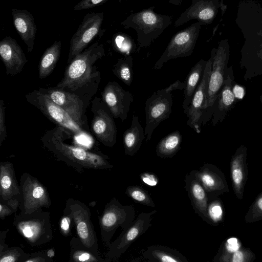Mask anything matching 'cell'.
<instances>
[{"instance_id": "17", "label": "cell", "mask_w": 262, "mask_h": 262, "mask_svg": "<svg viewBox=\"0 0 262 262\" xmlns=\"http://www.w3.org/2000/svg\"><path fill=\"white\" fill-rule=\"evenodd\" d=\"M102 100L109 108L114 118L125 120L134 101L132 94L124 90L115 81H110L101 92Z\"/></svg>"}, {"instance_id": "45", "label": "cell", "mask_w": 262, "mask_h": 262, "mask_svg": "<svg viewBox=\"0 0 262 262\" xmlns=\"http://www.w3.org/2000/svg\"><path fill=\"white\" fill-rule=\"evenodd\" d=\"M51 258L48 257L47 252H39L30 254L29 256L25 262H50L52 261Z\"/></svg>"}, {"instance_id": "32", "label": "cell", "mask_w": 262, "mask_h": 262, "mask_svg": "<svg viewBox=\"0 0 262 262\" xmlns=\"http://www.w3.org/2000/svg\"><path fill=\"white\" fill-rule=\"evenodd\" d=\"M114 74L124 83L130 86L133 80V58L131 55L118 59L113 69Z\"/></svg>"}, {"instance_id": "22", "label": "cell", "mask_w": 262, "mask_h": 262, "mask_svg": "<svg viewBox=\"0 0 262 262\" xmlns=\"http://www.w3.org/2000/svg\"><path fill=\"white\" fill-rule=\"evenodd\" d=\"M234 76L232 67L228 68L226 79L220 93L214 103L212 123L216 125L222 122L226 114L235 103L236 98L233 92Z\"/></svg>"}, {"instance_id": "47", "label": "cell", "mask_w": 262, "mask_h": 262, "mask_svg": "<svg viewBox=\"0 0 262 262\" xmlns=\"http://www.w3.org/2000/svg\"><path fill=\"white\" fill-rule=\"evenodd\" d=\"M8 231L9 229H7L6 230L2 231L1 232L0 251H2L8 247V246L5 243V239L6 238V234Z\"/></svg>"}, {"instance_id": "6", "label": "cell", "mask_w": 262, "mask_h": 262, "mask_svg": "<svg viewBox=\"0 0 262 262\" xmlns=\"http://www.w3.org/2000/svg\"><path fill=\"white\" fill-rule=\"evenodd\" d=\"M13 225L32 246H39L53 237L50 213L42 208L29 213L15 214Z\"/></svg>"}, {"instance_id": "46", "label": "cell", "mask_w": 262, "mask_h": 262, "mask_svg": "<svg viewBox=\"0 0 262 262\" xmlns=\"http://www.w3.org/2000/svg\"><path fill=\"white\" fill-rule=\"evenodd\" d=\"M185 86L186 84L185 82H182L178 80L168 87L165 88V89L167 92H171L172 91L176 90H184Z\"/></svg>"}, {"instance_id": "36", "label": "cell", "mask_w": 262, "mask_h": 262, "mask_svg": "<svg viewBox=\"0 0 262 262\" xmlns=\"http://www.w3.org/2000/svg\"><path fill=\"white\" fill-rule=\"evenodd\" d=\"M29 255L19 247H8L0 251V262H25Z\"/></svg>"}, {"instance_id": "7", "label": "cell", "mask_w": 262, "mask_h": 262, "mask_svg": "<svg viewBox=\"0 0 262 262\" xmlns=\"http://www.w3.org/2000/svg\"><path fill=\"white\" fill-rule=\"evenodd\" d=\"M135 210L133 205L121 204L113 198L104 207L99 217V223L101 239L108 247L111 240L119 227L126 229L135 220Z\"/></svg>"}, {"instance_id": "49", "label": "cell", "mask_w": 262, "mask_h": 262, "mask_svg": "<svg viewBox=\"0 0 262 262\" xmlns=\"http://www.w3.org/2000/svg\"><path fill=\"white\" fill-rule=\"evenodd\" d=\"M183 0H169L170 4L176 6H181Z\"/></svg>"}, {"instance_id": "12", "label": "cell", "mask_w": 262, "mask_h": 262, "mask_svg": "<svg viewBox=\"0 0 262 262\" xmlns=\"http://www.w3.org/2000/svg\"><path fill=\"white\" fill-rule=\"evenodd\" d=\"M156 212L154 210L149 212L140 213L126 229L122 230L108 247V251L105 255L106 261L119 259L133 242L147 231L151 225L152 216Z\"/></svg>"}, {"instance_id": "27", "label": "cell", "mask_w": 262, "mask_h": 262, "mask_svg": "<svg viewBox=\"0 0 262 262\" xmlns=\"http://www.w3.org/2000/svg\"><path fill=\"white\" fill-rule=\"evenodd\" d=\"M143 257L155 262H188L179 251L163 245L148 246L142 253Z\"/></svg>"}, {"instance_id": "51", "label": "cell", "mask_w": 262, "mask_h": 262, "mask_svg": "<svg viewBox=\"0 0 262 262\" xmlns=\"http://www.w3.org/2000/svg\"><path fill=\"white\" fill-rule=\"evenodd\" d=\"M260 102L262 103V95L260 96Z\"/></svg>"}, {"instance_id": "24", "label": "cell", "mask_w": 262, "mask_h": 262, "mask_svg": "<svg viewBox=\"0 0 262 262\" xmlns=\"http://www.w3.org/2000/svg\"><path fill=\"white\" fill-rule=\"evenodd\" d=\"M12 16L14 26L21 39L27 47L28 52L34 48L37 27L32 14L27 10L13 9Z\"/></svg>"}, {"instance_id": "20", "label": "cell", "mask_w": 262, "mask_h": 262, "mask_svg": "<svg viewBox=\"0 0 262 262\" xmlns=\"http://www.w3.org/2000/svg\"><path fill=\"white\" fill-rule=\"evenodd\" d=\"M0 56L7 74L11 76L20 73L28 61L21 48L16 40L10 36L1 41Z\"/></svg>"}, {"instance_id": "11", "label": "cell", "mask_w": 262, "mask_h": 262, "mask_svg": "<svg viewBox=\"0 0 262 262\" xmlns=\"http://www.w3.org/2000/svg\"><path fill=\"white\" fill-rule=\"evenodd\" d=\"M172 97L171 92L165 88L154 92L145 101V141L151 138L154 130L159 124L168 118L171 113Z\"/></svg>"}, {"instance_id": "30", "label": "cell", "mask_w": 262, "mask_h": 262, "mask_svg": "<svg viewBox=\"0 0 262 262\" xmlns=\"http://www.w3.org/2000/svg\"><path fill=\"white\" fill-rule=\"evenodd\" d=\"M182 136L180 131L176 130L162 139L156 146L157 156L161 158L173 157L181 148Z\"/></svg>"}, {"instance_id": "28", "label": "cell", "mask_w": 262, "mask_h": 262, "mask_svg": "<svg viewBox=\"0 0 262 262\" xmlns=\"http://www.w3.org/2000/svg\"><path fill=\"white\" fill-rule=\"evenodd\" d=\"M206 62L207 61L203 59L199 60L191 68L184 81L186 86L182 107L185 114L187 113L194 93L201 80Z\"/></svg>"}, {"instance_id": "33", "label": "cell", "mask_w": 262, "mask_h": 262, "mask_svg": "<svg viewBox=\"0 0 262 262\" xmlns=\"http://www.w3.org/2000/svg\"><path fill=\"white\" fill-rule=\"evenodd\" d=\"M241 247L242 245L237 238L231 237L226 239L221 245L213 261L228 262L230 255Z\"/></svg>"}, {"instance_id": "38", "label": "cell", "mask_w": 262, "mask_h": 262, "mask_svg": "<svg viewBox=\"0 0 262 262\" xmlns=\"http://www.w3.org/2000/svg\"><path fill=\"white\" fill-rule=\"evenodd\" d=\"M207 214L211 225L216 226L222 220L223 210L219 200H213L208 204Z\"/></svg>"}, {"instance_id": "1", "label": "cell", "mask_w": 262, "mask_h": 262, "mask_svg": "<svg viewBox=\"0 0 262 262\" xmlns=\"http://www.w3.org/2000/svg\"><path fill=\"white\" fill-rule=\"evenodd\" d=\"M104 56L103 44L93 43L68 64L63 78L55 88L76 95L88 106L101 80L95 64Z\"/></svg>"}, {"instance_id": "21", "label": "cell", "mask_w": 262, "mask_h": 262, "mask_svg": "<svg viewBox=\"0 0 262 262\" xmlns=\"http://www.w3.org/2000/svg\"><path fill=\"white\" fill-rule=\"evenodd\" d=\"M247 158V148L241 145L232 156L230 161L232 188L235 196L239 200L243 198L244 189L248 177Z\"/></svg>"}, {"instance_id": "50", "label": "cell", "mask_w": 262, "mask_h": 262, "mask_svg": "<svg viewBox=\"0 0 262 262\" xmlns=\"http://www.w3.org/2000/svg\"><path fill=\"white\" fill-rule=\"evenodd\" d=\"M46 252L47 255L50 258H52L55 255V252L53 249H49Z\"/></svg>"}, {"instance_id": "14", "label": "cell", "mask_w": 262, "mask_h": 262, "mask_svg": "<svg viewBox=\"0 0 262 262\" xmlns=\"http://www.w3.org/2000/svg\"><path fill=\"white\" fill-rule=\"evenodd\" d=\"M104 18L103 12L86 14L72 36L67 60L69 64L78 54L84 50L101 31Z\"/></svg>"}, {"instance_id": "15", "label": "cell", "mask_w": 262, "mask_h": 262, "mask_svg": "<svg viewBox=\"0 0 262 262\" xmlns=\"http://www.w3.org/2000/svg\"><path fill=\"white\" fill-rule=\"evenodd\" d=\"M38 90L67 112L81 127L90 132L86 114L88 106L78 96L55 87Z\"/></svg>"}, {"instance_id": "39", "label": "cell", "mask_w": 262, "mask_h": 262, "mask_svg": "<svg viewBox=\"0 0 262 262\" xmlns=\"http://www.w3.org/2000/svg\"><path fill=\"white\" fill-rule=\"evenodd\" d=\"M255 258V253L250 249L242 246L230 255L228 262H252Z\"/></svg>"}, {"instance_id": "3", "label": "cell", "mask_w": 262, "mask_h": 262, "mask_svg": "<svg viewBox=\"0 0 262 262\" xmlns=\"http://www.w3.org/2000/svg\"><path fill=\"white\" fill-rule=\"evenodd\" d=\"M154 8L151 7L132 13L121 23L125 29L136 31L138 51L149 47L172 23L171 16L157 13Z\"/></svg>"}, {"instance_id": "19", "label": "cell", "mask_w": 262, "mask_h": 262, "mask_svg": "<svg viewBox=\"0 0 262 262\" xmlns=\"http://www.w3.org/2000/svg\"><path fill=\"white\" fill-rule=\"evenodd\" d=\"M219 7L218 0H192L190 6L176 20L175 27L192 19L203 24H211L215 17Z\"/></svg>"}, {"instance_id": "13", "label": "cell", "mask_w": 262, "mask_h": 262, "mask_svg": "<svg viewBox=\"0 0 262 262\" xmlns=\"http://www.w3.org/2000/svg\"><path fill=\"white\" fill-rule=\"evenodd\" d=\"M93 114L91 130L95 137L105 146L112 147L117 141V129L109 108L99 97L91 102Z\"/></svg>"}, {"instance_id": "5", "label": "cell", "mask_w": 262, "mask_h": 262, "mask_svg": "<svg viewBox=\"0 0 262 262\" xmlns=\"http://www.w3.org/2000/svg\"><path fill=\"white\" fill-rule=\"evenodd\" d=\"M212 51L213 57L202 125H205L212 116L214 105L224 84L228 68L230 48L227 41L222 40L217 48Z\"/></svg>"}, {"instance_id": "41", "label": "cell", "mask_w": 262, "mask_h": 262, "mask_svg": "<svg viewBox=\"0 0 262 262\" xmlns=\"http://www.w3.org/2000/svg\"><path fill=\"white\" fill-rule=\"evenodd\" d=\"M5 105L4 101H0V146L7 137V131L5 125Z\"/></svg>"}, {"instance_id": "9", "label": "cell", "mask_w": 262, "mask_h": 262, "mask_svg": "<svg viewBox=\"0 0 262 262\" xmlns=\"http://www.w3.org/2000/svg\"><path fill=\"white\" fill-rule=\"evenodd\" d=\"M202 22L197 21L174 34L165 51L153 67L154 70L161 69L168 60L191 55L199 37Z\"/></svg>"}, {"instance_id": "35", "label": "cell", "mask_w": 262, "mask_h": 262, "mask_svg": "<svg viewBox=\"0 0 262 262\" xmlns=\"http://www.w3.org/2000/svg\"><path fill=\"white\" fill-rule=\"evenodd\" d=\"M113 46L115 49L126 56L130 55L137 47L130 36L125 34L119 33L116 34L113 38Z\"/></svg>"}, {"instance_id": "40", "label": "cell", "mask_w": 262, "mask_h": 262, "mask_svg": "<svg viewBox=\"0 0 262 262\" xmlns=\"http://www.w3.org/2000/svg\"><path fill=\"white\" fill-rule=\"evenodd\" d=\"M19 201L13 200L7 202H0V218L4 220L6 216L10 215L15 213L19 207Z\"/></svg>"}, {"instance_id": "23", "label": "cell", "mask_w": 262, "mask_h": 262, "mask_svg": "<svg viewBox=\"0 0 262 262\" xmlns=\"http://www.w3.org/2000/svg\"><path fill=\"white\" fill-rule=\"evenodd\" d=\"M185 188L194 213L210 225L207 214L208 195L204 187L195 177L193 171L185 176Z\"/></svg>"}, {"instance_id": "4", "label": "cell", "mask_w": 262, "mask_h": 262, "mask_svg": "<svg viewBox=\"0 0 262 262\" xmlns=\"http://www.w3.org/2000/svg\"><path fill=\"white\" fill-rule=\"evenodd\" d=\"M25 98L50 121L64 128L73 137L88 141L92 140L90 132L81 127L67 112L39 90L27 93Z\"/></svg>"}, {"instance_id": "29", "label": "cell", "mask_w": 262, "mask_h": 262, "mask_svg": "<svg viewBox=\"0 0 262 262\" xmlns=\"http://www.w3.org/2000/svg\"><path fill=\"white\" fill-rule=\"evenodd\" d=\"M61 49V41L55 40L44 52L38 66L40 79L48 77L53 72L59 58Z\"/></svg>"}, {"instance_id": "37", "label": "cell", "mask_w": 262, "mask_h": 262, "mask_svg": "<svg viewBox=\"0 0 262 262\" xmlns=\"http://www.w3.org/2000/svg\"><path fill=\"white\" fill-rule=\"evenodd\" d=\"M262 220V191L256 196L245 216V221L253 223Z\"/></svg>"}, {"instance_id": "43", "label": "cell", "mask_w": 262, "mask_h": 262, "mask_svg": "<svg viewBox=\"0 0 262 262\" xmlns=\"http://www.w3.org/2000/svg\"><path fill=\"white\" fill-rule=\"evenodd\" d=\"M71 221L72 219L70 215L64 212L60 221V230L64 236H68L70 234Z\"/></svg>"}, {"instance_id": "10", "label": "cell", "mask_w": 262, "mask_h": 262, "mask_svg": "<svg viewBox=\"0 0 262 262\" xmlns=\"http://www.w3.org/2000/svg\"><path fill=\"white\" fill-rule=\"evenodd\" d=\"M20 213H31L45 207L49 208L51 200L46 187L38 179L28 172H24L20 179Z\"/></svg>"}, {"instance_id": "18", "label": "cell", "mask_w": 262, "mask_h": 262, "mask_svg": "<svg viewBox=\"0 0 262 262\" xmlns=\"http://www.w3.org/2000/svg\"><path fill=\"white\" fill-rule=\"evenodd\" d=\"M192 171L208 196H217L229 191L225 174L215 165L205 163L199 170Z\"/></svg>"}, {"instance_id": "48", "label": "cell", "mask_w": 262, "mask_h": 262, "mask_svg": "<svg viewBox=\"0 0 262 262\" xmlns=\"http://www.w3.org/2000/svg\"><path fill=\"white\" fill-rule=\"evenodd\" d=\"M233 92L234 93L235 98L237 97V98L241 99L244 94V90L242 89V87L239 86L237 85H236L235 86L233 85Z\"/></svg>"}, {"instance_id": "2", "label": "cell", "mask_w": 262, "mask_h": 262, "mask_svg": "<svg viewBox=\"0 0 262 262\" xmlns=\"http://www.w3.org/2000/svg\"><path fill=\"white\" fill-rule=\"evenodd\" d=\"M68 134L71 135L62 127L56 126L47 131L41 138L43 147L58 161L66 163L79 173L84 168L108 169L114 167L108 162L107 155L65 142Z\"/></svg>"}, {"instance_id": "25", "label": "cell", "mask_w": 262, "mask_h": 262, "mask_svg": "<svg viewBox=\"0 0 262 262\" xmlns=\"http://www.w3.org/2000/svg\"><path fill=\"white\" fill-rule=\"evenodd\" d=\"M17 200L20 202L19 185L16 178L13 164L10 162L0 163V201Z\"/></svg>"}, {"instance_id": "16", "label": "cell", "mask_w": 262, "mask_h": 262, "mask_svg": "<svg viewBox=\"0 0 262 262\" xmlns=\"http://www.w3.org/2000/svg\"><path fill=\"white\" fill-rule=\"evenodd\" d=\"M213 57L212 51L211 57L207 61L201 80L194 93L186 114L188 117L187 125L198 134L201 131L203 108L207 97Z\"/></svg>"}, {"instance_id": "44", "label": "cell", "mask_w": 262, "mask_h": 262, "mask_svg": "<svg viewBox=\"0 0 262 262\" xmlns=\"http://www.w3.org/2000/svg\"><path fill=\"white\" fill-rule=\"evenodd\" d=\"M141 181L146 185L149 186H155L159 183V180L158 177L153 173L144 172L140 174Z\"/></svg>"}, {"instance_id": "8", "label": "cell", "mask_w": 262, "mask_h": 262, "mask_svg": "<svg viewBox=\"0 0 262 262\" xmlns=\"http://www.w3.org/2000/svg\"><path fill=\"white\" fill-rule=\"evenodd\" d=\"M64 212L70 215L74 223L78 237L82 243L93 253L101 257L98 240L91 220V212L83 203L70 198L66 202Z\"/></svg>"}, {"instance_id": "31", "label": "cell", "mask_w": 262, "mask_h": 262, "mask_svg": "<svg viewBox=\"0 0 262 262\" xmlns=\"http://www.w3.org/2000/svg\"><path fill=\"white\" fill-rule=\"evenodd\" d=\"M71 261L103 262L106 261L93 253L86 248L78 237H73L70 242Z\"/></svg>"}, {"instance_id": "26", "label": "cell", "mask_w": 262, "mask_h": 262, "mask_svg": "<svg viewBox=\"0 0 262 262\" xmlns=\"http://www.w3.org/2000/svg\"><path fill=\"white\" fill-rule=\"evenodd\" d=\"M145 139L144 130L139 121L138 117L133 115L130 126L123 134V143L125 154L134 156L140 148Z\"/></svg>"}, {"instance_id": "34", "label": "cell", "mask_w": 262, "mask_h": 262, "mask_svg": "<svg viewBox=\"0 0 262 262\" xmlns=\"http://www.w3.org/2000/svg\"><path fill=\"white\" fill-rule=\"evenodd\" d=\"M126 194L136 203L154 207L155 203L148 192L138 185H131L126 188Z\"/></svg>"}, {"instance_id": "42", "label": "cell", "mask_w": 262, "mask_h": 262, "mask_svg": "<svg viewBox=\"0 0 262 262\" xmlns=\"http://www.w3.org/2000/svg\"><path fill=\"white\" fill-rule=\"evenodd\" d=\"M108 0H81L74 7V10L79 11L93 8L102 5Z\"/></svg>"}]
</instances>
